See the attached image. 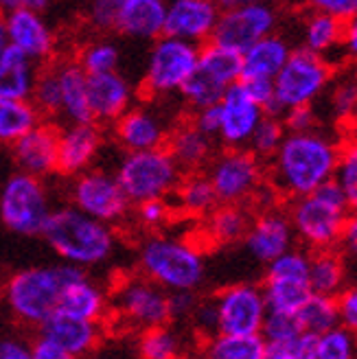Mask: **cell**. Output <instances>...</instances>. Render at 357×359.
<instances>
[{"mask_svg":"<svg viewBox=\"0 0 357 359\" xmlns=\"http://www.w3.org/2000/svg\"><path fill=\"white\" fill-rule=\"evenodd\" d=\"M340 145L323 132L285 136L272 158V187L283 195L300 200L333 182Z\"/></svg>","mask_w":357,"mask_h":359,"instance_id":"6da1fadb","label":"cell"},{"mask_svg":"<svg viewBox=\"0 0 357 359\" xmlns=\"http://www.w3.org/2000/svg\"><path fill=\"white\" fill-rule=\"evenodd\" d=\"M42 239L60 263L83 269L108 263L119 245L116 228L88 217L70 204L53 208Z\"/></svg>","mask_w":357,"mask_h":359,"instance_id":"7a4b0ae2","label":"cell"},{"mask_svg":"<svg viewBox=\"0 0 357 359\" xmlns=\"http://www.w3.org/2000/svg\"><path fill=\"white\" fill-rule=\"evenodd\" d=\"M64 285V263L29 265L5 278L0 298L13 322L38 333L53 316H58Z\"/></svg>","mask_w":357,"mask_h":359,"instance_id":"3957f363","label":"cell"},{"mask_svg":"<svg viewBox=\"0 0 357 359\" xmlns=\"http://www.w3.org/2000/svg\"><path fill=\"white\" fill-rule=\"evenodd\" d=\"M140 276L163 287L167 294L198 292L206 278V261L198 245L169 235L142 239L136 252Z\"/></svg>","mask_w":357,"mask_h":359,"instance_id":"277c9868","label":"cell"},{"mask_svg":"<svg viewBox=\"0 0 357 359\" xmlns=\"http://www.w3.org/2000/svg\"><path fill=\"white\" fill-rule=\"evenodd\" d=\"M351 215V208L344 195L335 182L325 184L316 193L294 200L290 208V222L294 235L314 248L316 252H325L340 245L344 224Z\"/></svg>","mask_w":357,"mask_h":359,"instance_id":"5b68a950","label":"cell"},{"mask_svg":"<svg viewBox=\"0 0 357 359\" xmlns=\"http://www.w3.org/2000/svg\"><path fill=\"white\" fill-rule=\"evenodd\" d=\"M114 175L132 206L151 200H167L184 177L167 147L123 154L116 163Z\"/></svg>","mask_w":357,"mask_h":359,"instance_id":"8992f818","label":"cell"},{"mask_svg":"<svg viewBox=\"0 0 357 359\" xmlns=\"http://www.w3.org/2000/svg\"><path fill=\"white\" fill-rule=\"evenodd\" d=\"M46 182L20 171H13L0 189V224L18 237H42L53 212Z\"/></svg>","mask_w":357,"mask_h":359,"instance_id":"52a82bcc","label":"cell"},{"mask_svg":"<svg viewBox=\"0 0 357 359\" xmlns=\"http://www.w3.org/2000/svg\"><path fill=\"white\" fill-rule=\"evenodd\" d=\"M333 81V66L329 60L296 48L288 64L274 79L276 112H292L298 107H311L327 93Z\"/></svg>","mask_w":357,"mask_h":359,"instance_id":"ba28073f","label":"cell"},{"mask_svg":"<svg viewBox=\"0 0 357 359\" xmlns=\"http://www.w3.org/2000/svg\"><path fill=\"white\" fill-rule=\"evenodd\" d=\"M241 73L243 60L239 53L208 42L202 46L198 68L180 90V95L189 107L200 112L204 107L217 105L228 93V88L241 81Z\"/></svg>","mask_w":357,"mask_h":359,"instance_id":"9c48e42d","label":"cell"},{"mask_svg":"<svg viewBox=\"0 0 357 359\" xmlns=\"http://www.w3.org/2000/svg\"><path fill=\"white\" fill-rule=\"evenodd\" d=\"M202 46L169 35L158 38L147 55L145 75H142V93L149 97H165L180 93L184 83L193 77L200 62Z\"/></svg>","mask_w":357,"mask_h":359,"instance_id":"30bf717a","label":"cell"},{"mask_svg":"<svg viewBox=\"0 0 357 359\" xmlns=\"http://www.w3.org/2000/svg\"><path fill=\"white\" fill-rule=\"evenodd\" d=\"M68 204L101 224L116 226L128 219L132 202L123 193L114 171L95 167L68 184Z\"/></svg>","mask_w":357,"mask_h":359,"instance_id":"8fae6325","label":"cell"},{"mask_svg":"<svg viewBox=\"0 0 357 359\" xmlns=\"http://www.w3.org/2000/svg\"><path fill=\"white\" fill-rule=\"evenodd\" d=\"M278 27V11L265 3H239L222 9L213 33V44H220L243 55L261 40L270 38Z\"/></svg>","mask_w":357,"mask_h":359,"instance_id":"7c38bea8","label":"cell"},{"mask_svg":"<svg viewBox=\"0 0 357 359\" xmlns=\"http://www.w3.org/2000/svg\"><path fill=\"white\" fill-rule=\"evenodd\" d=\"M114 313L138 331L167 327L171 322L169 294L142 276H128L110 296Z\"/></svg>","mask_w":357,"mask_h":359,"instance_id":"4fadbf2b","label":"cell"},{"mask_svg":"<svg viewBox=\"0 0 357 359\" xmlns=\"http://www.w3.org/2000/svg\"><path fill=\"white\" fill-rule=\"evenodd\" d=\"M0 20L9 46L42 66L53 62L58 50V35L44 13L29 9L25 0H5L0 3Z\"/></svg>","mask_w":357,"mask_h":359,"instance_id":"5bb4252c","label":"cell"},{"mask_svg":"<svg viewBox=\"0 0 357 359\" xmlns=\"http://www.w3.org/2000/svg\"><path fill=\"white\" fill-rule=\"evenodd\" d=\"M217 309V335H261L267 318L263 287L235 283L213 296Z\"/></svg>","mask_w":357,"mask_h":359,"instance_id":"9a60e30c","label":"cell"},{"mask_svg":"<svg viewBox=\"0 0 357 359\" xmlns=\"http://www.w3.org/2000/svg\"><path fill=\"white\" fill-rule=\"evenodd\" d=\"M206 175L220 204H241L255 197L263 187L261 160L245 149H228L213 158Z\"/></svg>","mask_w":357,"mask_h":359,"instance_id":"2e32d148","label":"cell"},{"mask_svg":"<svg viewBox=\"0 0 357 359\" xmlns=\"http://www.w3.org/2000/svg\"><path fill=\"white\" fill-rule=\"evenodd\" d=\"M64 272H66V285L60 298L58 313L86 322H101L103 325V320L112 311L110 294L83 267L64 263Z\"/></svg>","mask_w":357,"mask_h":359,"instance_id":"e0dca14e","label":"cell"},{"mask_svg":"<svg viewBox=\"0 0 357 359\" xmlns=\"http://www.w3.org/2000/svg\"><path fill=\"white\" fill-rule=\"evenodd\" d=\"M103 130L97 123L83 125H62L60 128V154H58V175L73 180L86 171L95 169L103 151Z\"/></svg>","mask_w":357,"mask_h":359,"instance_id":"ac0fdd59","label":"cell"},{"mask_svg":"<svg viewBox=\"0 0 357 359\" xmlns=\"http://www.w3.org/2000/svg\"><path fill=\"white\" fill-rule=\"evenodd\" d=\"M11 149L15 171L46 180L58 175V154H60V125L42 121L33 132L20 138Z\"/></svg>","mask_w":357,"mask_h":359,"instance_id":"d6986e66","label":"cell"},{"mask_svg":"<svg viewBox=\"0 0 357 359\" xmlns=\"http://www.w3.org/2000/svg\"><path fill=\"white\" fill-rule=\"evenodd\" d=\"M169 134L171 130L165 118L147 105H134L112 125V136L125 154L163 149L167 147Z\"/></svg>","mask_w":357,"mask_h":359,"instance_id":"ffe728a7","label":"cell"},{"mask_svg":"<svg viewBox=\"0 0 357 359\" xmlns=\"http://www.w3.org/2000/svg\"><path fill=\"white\" fill-rule=\"evenodd\" d=\"M220 114H222L220 140L230 149H241L250 145L257 128L265 118L263 107L250 99L241 81L235 83L233 88H228V93L222 97Z\"/></svg>","mask_w":357,"mask_h":359,"instance_id":"44dd1931","label":"cell"},{"mask_svg":"<svg viewBox=\"0 0 357 359\" xmlns=\"http://www.w3.org/2000/svg\"><path fill=\"white\" fill-rule=\"evenodd\" d=\"M222 9L210 0H173L167 5L165 35L191 44H208Z\"/></svg>","mask_w":357,"mask_h":359,"instance_id":"7402d4cb","label":"cell"},{"mask_svg":"<svg viewBox=\"0 0 357 359\" xmlns=\"http://www.w3.org/2000/svg\"><path fill=\"white\" fill-rule=\"evenodd\" d=\"M294 228L290 222V215L281 210H265L250 224V230L243 239L245 252L259 263L270 265L272 261L281 259L294 250Z\"/></svg>","mask_w":357,"mask_h":359,"instance_id":"603a6c76","label":"cell"},{"mask_svg":"<svg viewBox=\"0 0 357 359\" xmlns=\"http://www.w3.org/2000/svg\"><path fill=\"white\" fill-rule=\"evenodd\" d=\"M136 90L121 70L88 77V103L97 125H114L134 107Z\"/></svg>","mask_w":357,"mask_h":359,"instance_id":"cb8c5ba5","label":"cell"},{"mask_svg":"<svg viewBox=\"0 0 357 359\" xmlns=\"http://www.w3.org/2000/svg\"><path fill=\"white\" fill-rule=\"evenodd\" d=\"M38 335L50 339L53 344H58L77 359H88L99 353L103 344V325L58 313L38 331Z\"/></svg>","mask_w":357,"mask_h":359,"instance_id":"d4e9b609","label":"cell"},{"mask_svg":"<svg viewBox=\"0 0 357 359\" xmlns=\"http://www.w3.org/2000/svg\"><path fill=\"white\" fill-rule=\"evenodd\" d=\"M167 3L163 0H119L114 33L132 40H151L165 35Z\"/></svg>","mask_w":357,"mask_h":359,"instance_id":"484cf974","label":"cell"},{"mask_svg":"<svg viewBox=\"0 0 357 359\" xmlns=\"http://www.w3.org/2000/svg\"><path fill=\"white\" fill-rule=\"evenodd\" d=\"M62 81V125L95 123L88 103V75L75 60H55Z\"/></svg>","mask_w":357,"mask_h":359,"instance_id":"4316f807","label":"cell"},{"mask_svg":"<svg viewBox=\"0 0 357 359\" xmlns=\"http://www.w3.org/2000/svg\"><path fill=\"white\" fill-rule=\"evenodd\" d=\"M167 151L184 175L200 173V169L213 158V138L202 134L193 123H182L171 130Z\"/></svg>","mask_w":357,"mask_h":359,"instance_id":"83f0119b","label":"cell"},{"mask_svg":"<svg viewBox=\"0 0 357 359\" xmlns=\"http://www.w3.org/2000/svg\"><path fill=\"white\" fill-rule=\"evenodd\" d=\"M42 70V64L33 62L25 53L9 46L0 57V99L31 101L35 81Z\"/></svg>","mask_w":357,"mask_h":359,"instance_id":"f1b7e54d","label":"cell"},{"mask_svg":"<svg viewBox=\"0 0 357 359\" xmlns=\"http://www.w3.org/2000/svg\"><path fill=\"white\" fill-rule=\"evenodd\" d=\"M294 48L283 35L274 33L270 38L261 40L250 50H245L243 60V73L241 79H276V75L283 70V66L288 64L292 57Z\"/></svg>","mask_w":357,"mask_h":359,"instance_id":"f546056e","label":"cell"},{"mask_svg":"<svg viewBox=\"0 0 357 359\" xmlns=\"http://www.w3.org/2000/svg\"><path fill=\"white\" fill-rule=\"evenodd\" d=\"M302 48L325 60H329V55L337 48L344 50V22L311 9L302 25Z\"/></svg>","mask_w":357,"mask_h":359,"instance_id":"4dcf8cb0","label":"cell"},{"mask_svg":"<svg viewBox=\"0 0 357 359\" xmlns=\"http://www.w3.org/2000/svg\"><path fill=\"white\" fill-rule=\"evenodd\" d=\"M175 208L189 217H208L220 206L217 193L206 173H189L175 189Z\"/></svg>","mask_w":357,"mask_h":359,"instance_id":"1f68e13d","label":"cell"},{"mask_svg":"<svg viewBox=\"0 0 357 359\" xmlns=\"http://www.w3.org/2000/svg\"><path fill=\"white\" fill-rule=\"evenodd\" d=\"M344 283H346V263L340 252L325 250V252L311 255V267H309L311 294L337 298L344 292Z\"/></svg>","mask_w":357,"mask_h":359,"instance_id":"d6a6232c","label":"cell"},{"mask_svg":"<svg viewBox=\"0 0 357 359\" xmlns=\"http://www.w3.org/2000/svg\"><path fill=\"white\" fill-rule=\"evenodd\" d=\"M250 224L252 222H250L248 210L239 204H220L206 217L204 232L213 243L230 245L245 239Z\"/></svg>","mask_w":357,"mask_h":359,"instance_id":"836d02e7","label":"cell"},{"mask_svg":"<svg viewBox=\"0 0 357 359\" xmlns=\"http://www.w3.org/2000/svg\"><path fill=\"white\" fill-rule=\"evenodd\" d=\"M42 123L40 112L31 101H11L0 99V142L13 147L18 140L25 138Z\"/></svg>","mask_w":357,"mask_h":359,"instance_id":"e575fe53","label":"cell"},{"mask_svg":"<svg viewBox=\"0 0 357 359\" xmlns=\"http://www.w3.org/2000/svg\"><path fill=\"white\" fill-rule=\"evenodd\" d=\"M31 103L35 110L40 112L42 121L60 125L62 121V81H60V70L58 62L53 60L50 64H44L38 81H35Z\"/></svg>","mask_w":357,"mask_h":359,"instance_id":"d590c367","label":"cell"},{"mask_svg":"<svg viewBox=\"0 0 357 359\" xmlns=\"http://www.w3.org/2000/svg\"><path fill=\"white\" fill-rule=\"evenodd\" d=\"M73 60L79 64V68L88 77L108 75V73H116L119 70L121 48L114 40L105 38V35H99V38L81 44Z\"/></svg>","mask_w":357,"mask_h":359,"instance_id":"8d00e7d4","label":"cell"},{"mask_svg":"<svg viewBox=\"0 0 357 359\" xmlns=\"http://www.w3.org/2000/svg\"><path fill=\"white\" fill-rule=\"evenodd\" d=\"M263 355L261 335H213L204 344V359H263Z\"/></svg>","mask_w":357,"mask_h":359,"instance_id":"74e56055","label":"cell"},{"mask_svg":"<svg viewBox=\"0 0 357 359\" xmlns=\"http://www.w3.org/2000/svg\"><path fill=\"white\" fill-rule=\"evenodd\" d=\"M296 320L300 325V331L309 337H320L323 333L340 327V316H337V302L329 296H316L302 304L296 311Z\"/></svg>","mask_w":357,"mask_h":359,"instance_id":"f35d334b","label":"cell"},{"mask_svg":"<svg viewBox=\"0 0 357 359\" xmlns=\"http://www.w3.org/2000/svg\"><path fill=\"white\" fill-rule=\"evenodd\" d=\"M261 287H263V296L267 302V311L296 313L302 304L311 298L309 283H300V280L263 278Z\"/></svg>","mask_w":357,"mask_h":359,"instance_id":"ab89813d","label":"cell"},{"mask_svg":"<svg viewBox=\"0 0 357 359\" xmlns=\"http://www.w3.org/2000/svg\"><path fill=\"white\" fill-rule=\"evenodd\" d=\"M138 359H180L182 357V337L169 325L140 331L136 339Z\"/></svg>","mask_w":357,"mask_h":359,"instance_id":"60d3db41","label":"cell"},{"mask_svg":"<svg viewBox=\"0 0 357 359\" xmlns=\"http://www.w3.org/2000/svg\"><path fill=\"white\" fill-rule=\"evenodd\" d=\"M327 103H329V112L340 121H353L357 118V75H342L331 86L327 88Z\"/></svg>","mask_w":357,"mask_h":359,"instance_id":"b9f144b4","label":"cell"},{"mask_svg":"<svg viewBox=\"0 0 357 359\" xmlns=\"http://www.w3.org/2000/svg\"><path fill=\"white\" fill-rule=\"evenodd\" d=\"M333 182L340 187L351 212H357V138H351L340 145Z\"/></svg>","mask_w":357,"mask_h":359,"instance_id":"7bdbcfd3","label":"cell"},{"mask_svg":"<svg viewBox=\"0 0 357 359\" xmlns=\"http://www.w3.org/2000/svg\"><path fill=\"white\" fill-rule=\"evenodd\" d=\"M316 359H357V335L335 327L316 337Z\"/></svg>","mask_w":357,"mask_h":359,"instance_id":"ee69618b","label":"cell"},{"mask_svg":"<svg viewBox=\"0 0 357 359\" xmlns=\"http://www.w3.org/2000/svg\"><path fill=\"white\" fill-rule=\"evenodd\" d=\"M285 136H288L285 123L278 116L265 114V118L261 121V125L257 128L252 140H250V145H248L250 147V154H255L259 160L261 158H274V154L283 145Z\"/></svg>","mask_w":357,"mask_h":359,"instance_id":"f6af8a7d","label":"cell"},{"mask_svg":"<svg viewBox=\"0 0 357 359\" xmlns=\"http://www.w3.org/2000/svg\"><path fill=\"white\" fill-rule=\"evenodd\" d=\"M263 359H316V337L298 335L283 342H265Z\"/></svg>","mask_w":357,"mask_h":359,"instance_id":"bcb514c9","label":"cell"},{"mask_svg":"<svg viewBox=\"0 0 357 359\" xmlns=\"http://www.w3.org/2000/svg\"><path fill=\"white\" fill-rule=\"evenodd\" d=\"M298 335H305V333L300 331L296 313L267 311V318L261 329V337L265 342H283V339H292Z\"/></svg>","mask_w":357,"mask_h":359,"instance_id":"7dc6e473","label":"cell"},{"mask_svg":"<svg viewBox=\"0 0 357 359\" xmlns=\"http://www.w3.org/2000/svg\"><path fill=\"white\" fill-rule=\"evenodd\" d=\"M116 9L119 0H95V3L86 7V25L95 33L108 38L116 27Z\"/></svg>","mask_w":357,"mask_h":359,"instance_id":"c3c4849f","label":"cell"},{"mask_svg":"<svg viewBox=\"0 0 357 359\" xmlns=\"http://www.w3.org/2000/svg\"><path fill=\"white\" fill-rule=\"evenodd\" d=\"M171 204L167 200H151L136 206V219L142 228L158 230L171 219Z\"/></svg>","mask_w":357,"mask_h":359,"instance_id":"681fc988","label":"cell"},{"mask_svg":"<svg viewBox=\"0 0 357 359\" xmlns=\"http://www.w3.org/2000/svg\"><path fill=\"white\" fill-rule=\"evenodd\" d=\"M241 86L250 95V99L263 107L265 114L278 116L276 99H274V81L272 79H241Z\"/></svg>","mask_w":357,"mask_h":359,"instance_id":"f907efd6","label":"cell"},{"mask_svg":"<svg viewBox=\"0 0 357 359\" xmlns=\"http://www.w3.org/2000/svg\"><path fill=\"white\" fill-rule=\"evenodd\" d=\"M335 302L337 316H340V327L357 335V285L344 287V292L335 298Z\"/></svg>","mask_w":357,"mask_h":359,"instance_id":"816d5d0a","label":"cell"},{"mask_svg":"<svg viewBox=\"0 0 357 359\" xmlns=\"http://www.w3.org/2000/svg\"><path fill=\"white\" fill-rule=\"evenodd\" d=\"M191 123L198 128L202 134H206L208 138H220V128H222V114H220V103L217 105H210L204 107V110L195 112Z\"/></svg>","mask_w":357,"mask_h":359,"instance_id":"f5cc1de1","label":"cell"},{"mask_svg":"<svg viewBox=\"0 0 357 359\" xmlns=\"http://www.w3.org/2000/svg\"><path fill=\"white\" fill-rule=\"evenodd\" d=\"M200 298L195 292H175L169 294V309H171V320H187L193 318L195 309H198Z\"/></svg>","mask_w":357,"mask_h":359,"instance_id":"db71d44e","label":"cell"},{"mask_svg":"<svg viewBox=\"0 0 357 359\" xmlns=\"http://www.w3.org/2000/svg\"><path fill=\"white\" fill-rule=\"evenodd\" d=\"M314 9L323 11V13H327V15L335 18V20L346 25L357 13V0H316Z\"/></svg>","mask_w":357,"mask_h":359,"instance_id":"11a10c76","label":"cell"},{"mask_svg":"<svg viewBox=\"0 0 357 359\" xmlns=\"http://www.w3.org/2000/svg\"><path fill=\"white\" fill-rule=\"evenodd\" d=\"M285 130L290 134H302V132H314L316 130V112L314 107H298L285 114Z\"/></svg>","mask_w":357,"mask_h":359,"instance_id":"9f6ffc18","label":"cell"},{"mask_svg":"<svg viewBox=\"0 0 357 359\" xmlns=\"http://www.w3.org/2000/svg\"><path fill=\"white\" fill-rule=\"evenodd\" d=\"M195 327H198L200 331H204L208 337L217 335V309H215V302L210 300H200L198 309H195L193 318Z\"/></svg>","mask_w":357,"mask_h":359,"instance_id":"6f0895ef","label":"cell"},{"mask_svg":"<svg viewBox=\"0 0 357 359\" xmlns=\"http://www.w3.org/2000/svg\"><path fill=\"white\" fill-rule=\"evenodd\" d=\"M31 359H77V357L60 348L58 344H53L50 339L35 333L31 337Z\"/></svg>","mask_w":357,"mask_h":359,"instance_id":"680465c9","label":"cell"},{"mask_svg":"<svg viewBox=\"0 0 357 359\" xmlns=\"http://www.w3.org/2000/svg\"><path fill=\"white\" fill-rule=\"evenodd\" d=\"M0 359H31V339L22 335L0 337Z\"/></svg>","mask_w":357,"mask_h":359,"instance_id":"91938a15","label":"cell"},{"mask_svg":"<svg viewBox=\"0 0 357 359\" xmlns=\"http://www.w3.org/2000/svg\"><path fill=\"white\" fill-rule=\"evenodd\" d=\"M340 248H342V257L357 261V212L349 215L342 237H340Z\"/></svg>","mask_w":357,"mask_h":359,"instance_id":"94428289","label":"cell"},{"mask_svg":"<svg viewBox=\"0 0 357 359\" xmlns=\"http://www.w3.org/2000/svg\"><path fill=\"white\" fill-rule=\"evenodd\" d=\"M344 53L357 62V13L344 25Z\"/></svg>","mask_w":357,"mask_h":359,"instance_id":"6125c7cd","label":"cell"},{"mask_svg":"<svg viewBox=\"0 0 357 359\" xmlns=\"http://www.w3.org/2000/svg\"><path fill=\"white\" fill-rule=\"evenodd\" d=\"M9 48V42H7V33H5V27H3V20H0V57L5 55V50Z\"/></svg>","mask_w":357,"mask_h":359,"instance_id":"be15d7a7","label":"cell"},{"mask_svg":"<svg viewBox=\"0 0 357 359\" xmlns=\"http://www.w3.org/2000/svg\"><path fill=\"white\" fill-rule=\"evenodd\" d=\"M88 359H114V357H110V355H103V353L99 351V353H95L93 357H88Z\"/></svg>","mask_w":357,"mask_h":359,"instance_id":"e7e4bbea","label":"cell"}]
</instances>
